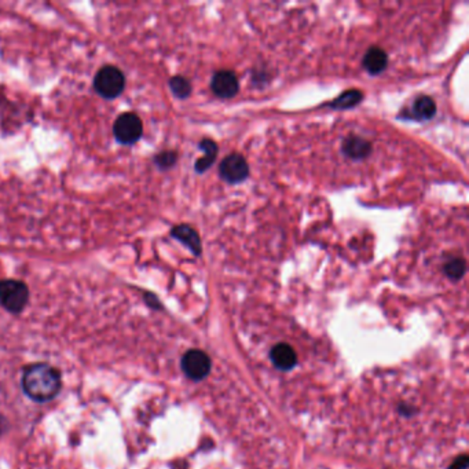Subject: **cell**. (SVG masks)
<instances>
[{
    "label": "cell",
    "instance_id": "cell-1",
    "mask_svg": "<svg viewBox=\"0 0 469 469\" xmlns=\"http://www.w3.org/2000/svg\"><path fill=\"white\" fill-rule=\"evenodd\" d=\"M61 385V373L47 363L31 365L23 372V392L36 402H47L55 398Z\"/></svg>",
    "mask_w": 469,
    "mask_h": 469
},
{
    "label": "cell",
    "instance_id": "cell-2",
    "mask_svg": "<svg viewBox=\"0 0 469 469\" xmlns=\"http://www.w3.org/2000/svg\"><path fill=\"white\" fill-rule=\"evenodd\" d=\"M126 87V76L118 67L105 65L94 79V89L105 99H114L121 95Z\"/></svg>",
    "mask_w": 469,
    "mask_h": 469
},
{
    "label": "cell",
    "instance_id": "cell-3",
    "mask_svg": "<svg viewBox=\"0 0 469 469\" xmlns=\"http://www.w3.org/2000/svg\"><path fill=\"white\" fill-rule=\"evenodd\" d=\"M29 300V289L18 280L0 281V304L11 314H20Z\"/></svg>",
    "mask_w": 469,
    "mask_h": 469
},
{
    "label": "cell",
    "instance_id": "cell-4",
    "mask_svg": "<svg viewBox=\"0 0 469 469\" xmlns=\"http://www.w3.org/2000/svg\"><path fill=\"white\" fill-rule=\"evenodd\" d=\"M143 134V124L136 113L120 114L113 124V135L121 145H134Z\"/></svg>",
    "mask_w": 469,
    "mask_h": 469
},
{
    "label": "cell",
    "instance_id": "cell-5",
    "mask_svg": "<svg viewBox=\"0 0 469 469\" xmlns=\"http://www.w3.org/2000/svg\"><path fill=\"white\" fill-rule=\"evenodd\" d=\"M249 164L245 157L240 153H231L224 157L219 165V175L230 184L245 182L249 177Z\"/></svg>",
    "mask_w": 469,
    "mask_h": 469
},
{
    "label": "cell",
    "instance_id": "cell-6",
    "mask_svg": "<svg viewBox=\"0 0 469 469\" xmlns=\"http://www.w3.org/2000/svg\"><path fill=\"white\" fill-rule=\"evenodd\" d=\"M212 368L211 358L200 350H190L182 358V369L184 375L192 380L205 379Z\"/></svg>",
    "mask_w": 469,
    "mask_h": 469
},
{
    "label": "cell",
    "instance_id": "cell-7",
    "mask_svg": "<svg viewBox=\"0 0 469 469\" xmlns=\"http://www.w3.org/2000/svg\"><path fill=\"white\" fill-rule=\"evenodd\" d=\"M212 92L221 99H231L240 91V82L233 70H218L211 80Z\"/></svg>",
    "mask_w": 469,
    "mask_h": 469
},
{
    "label": "cell",
    "instance_id": "cell-8",
    "mask_svg": "<svg viewBox=\"0 0 469 469\" xmlns=\"http://www.w3.org/2000/svg\"><path fill=\"white\" fill-rule=\"evenodd\" d=\"M436 114V104L428 95H419L412 102L410 108L403 109L401 117L404 120H414V121H426L431 120Z\"/></svg>",
    "mask_w": 469,
    "mask_h": 469
},
{
    "label": "cell",
    "instance_id": "cell-9",
    "mask_svg": "<svg viewBox=\"0 0 469 469\" xmlns=\"http://www.w3.org/2000/svg\"><path fill=\"white\" fill-rule=\"evenodd\" d=\"M372 142L359 135H348L341 143V153L355 161L368 158L372 155Z\"/></svg>",
    "mask_w": 469,
    "mask_h": 469
},
{
    "label": "cell",
    "instance_id": "cell-10",
    "mask_svg": "<svg viewBox=\"0 0 469 469\" xmlns=\"http://www.w3.org/2000/svg\"><path fill=\"white\" fill-rule=\"evenodd\" d=\"M171 237L178 240L180 244L186 246L194 256H200L202 253V244L200 234L196 228L189 224H178L172 227Z\"/></svg>",
    "mask_w": 469,
    "mask_h": 469
},
{
    "label": "cell",
    "instance_id": "cell-11",
    "mask_svg": "<svg viewBox=\"0 0 469 469\" xmlns=\"http://www.w3.org/2000/svg\"><path fill=\"white\" fill-rule=\"evenodd\" d=\"M362 65L369 75L377 76L388 67V55L381 47L373 45L365 53Z\"/></svg>",
    "mask_w": 469,
    "mask_h": 469
},
{
    "label": "cell",
    "instance_id": "cell-12",
    "mask_svg": "<svg viewBox=\"0 0 469 469\" xmlns=\"http://www.w3.org/2000/svg\"><path fill=\"white\" fill-rule=\"evenodd\" d=\"M270 357H271L272 363L281 370L293 369L297 363V355H296L294 350L289 344H285V343H281V344H277L275 347H272Z\"/></svg>",
    "mask_w": 469,
    "mask_h": 469
},
{
    "label": "cell",
    "instance_id": "cell-13",
    "mask_svg": "<svg viewBox=\"0 0 469 469\" xmlns=\"http://www.w3.org/2000/svg\"><path fill=\"white\" fill-rule=\"evenodd\" d=\"M199 148L204 152V156L196 161L194 170H196L197 174H204L205 171H208L215 164L219 148H218V143L215 140L208 139V138L202 139V142L199 143Z\"/></svg>",
    "mask_w": 469,
    "mask_h": 469
},
{
    "label": "cell",
    "instance_id": "cell-14",
    "mask_svg": "<svg viewBox=\"0 0 469 469\" xmlns=\"http://www.w3.org/2000/svg\"><path fill=\"white\" fill-rule=\"evenodd\" d=\"M363 99V92L357 89H347L341 92L332 102L326 104L325 106L333 109V111H347L353 109L359 105Z\"/></svg>",
    "mask_w": 469,
    "mask_h": 469
},
{
    "label": "cell",
    "instance_id": "cell-15",
    "mask_svg": "<svg viewBox=\"0 0 469 469\" xmlns=\"http://www.w3.org/2000/svg\"><path fill=\"white\" fill-rule=\"evenodd\" d=\"M443 272L451 281H460L467 272V262L460 256L450 258L443 265Z\"/></svg>",
    "mask_w": 469,
    "mask_h": 469
},
{
    "label": "cell",
    "instance_id": "cell-16",
    "mask_svg": "<svg viewBox=\"0 0 469 469\" xmlns=\"http://www.w3.org/2000/svg\"><path fill=\"white\" fill-rule=\"evenodd\" d=\"M168 86L171 89V92L174 94V96L178 98V99L189 98L192 95V91H193L190 80L186 79L184 76H180V75L171 77L170 82H168Z\"/></svg>",
    "mask_w": 469,
    "mask_h": 469
},
{
    "label": "cell",
    "instance_id": "cell-17",
    "mask_svg": "<svg viewBox=\"0 0 469 469\" xmlns=\"http://www.w3.org/2000/svg\"><path fill=\"white\" fill-rule=\"evenodd\" d=\"M153 161H155L158 170L168 171L172 167H175V164L178 161V153L172 152V150H165V152H161V153L156 155Z\"/></svg>",
    "mask_w": 469,
    "mask_h": 469
},
{
    "label": "cell",
    "instance_id": "cell-18",
    "mask_svg": "<svg viewBox=\"0 0 469 469\" xmlns=\"http://www.w3.org/2000/svg\"><path fill=\"white\" fill-rule=\"evenodd\" d=\"M468 467V457L467 456H461L458 457L448 469H467Z\"/></svg>",
    "mask_w": 469,
    "mask_h": 469
},
{
    "label": "cell",
    "instance_id": "cell-19",
    "mask_svg": "<svg viewBox=\"0 0 469 469\" xmlns=\"http://www.w3.org/2000/svg\"><path fill=\"white\" fill-rule=\"evenodd\" d=\"M145 299H146V302H148V304H149L150 307H153V309H160V307H161V304H160V302H158V299H157L155 294L148 293Z\"/></svg>",
    "mask_w": 469,
    "mask_h": 469
}]
</instances>
